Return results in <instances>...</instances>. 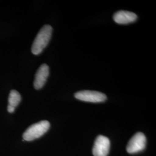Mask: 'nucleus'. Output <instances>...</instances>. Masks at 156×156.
Wrapping results in <instances>:
<instances>
[{
  "instance_id": "3",
  "label": "nucleus",
  "mask_w": 156,
  "mask_h": 156,
  "mask_svg": "<svg viewBox=\"0 0 156 156\" xmlns=\"http://www.w3.org/2000/svg\"><path fill=\"white\" fill-rule=\"evenodd\" d=\"M146 145L145 134L138 132L130 139L127 145L126 150L128 153L134 154L144 151Z\"/></svg>"
},
{
  "instance_id": "2",
  "label": "nucleus",
  "mask_w": 156,
  "mask_h": 156,
  "mask_svg": "<svg viewBox=\"0 0 156 156\" xmlns=\"http://www.w3.org/2000/svg\"><path fill=\"white\" fill-rule=\"evenodd\" d=\"M50 126V123L46 120L35 123L25 131L23 135V140L27 141H31L39 138L48 131Z\"/></svg>"
},
{
  "instance_id": "5",
  "label": "nucleus",
  "mask_w": 156,
  "mask_h": 156,
  "mask_svg": "<svg viewBox=\"0 0 156 156\" xmlns=\"http://www.w3.org/2000/svg\"><path fill=\"white\" fill-rule=\"evenodd\" d=\"M110 140L105 136L98 135L93 147L94 156H107L110 149Z\"/></svg>"
},
{
  "instance_id": "9",
  "label": "nucleus",
  "mask_w": 156,
  "mask_h": 156,
  "mask_svg": "<svg viewBox=\"0 0 156 156\" xmlns=\"http://www.w3.org/2000/svg\"><path fill=\"white\" fill-rule=\"evenodd\" d=\"M15 108H13L12 106L8 105V112L13 113V112H15Z\"/></svg>"
},
{
  "instance_id": "6",
  "label": "nucleus",
  "mask_w": 156,
  "mask_h": 156,
  "mask_svg": "<svg viewBox=\"0 0 156 156\" xmlns=\"http://www.w3.org/2000/svg\"><path fill=\"white\" fill-rule=\"evenodd\" d=\"M49 74V67L46 64L41 65L35 73L34 86L37 90L41 89L44 87Z\"/></svg>"
},
{
  "instance_id": "1",
  "label": "nucleus",
  "mask_w": 156,
  "mask_h": 156,
  "mask_svg": "<svg viewBox=\"0 0 156 156\" xmlns=\"http://www.w3.org/2000/svg\"><path fill=\"white\" fill-rule=\"evenodd\" d=\"M52 30L50 25L48 24L45 25L40 30L31 47V51L34 55H39L47 46L51 37Z\"/></svg>"
},
{
  "instance_id": "4",
  "label": "nucleus",
  "mask_w": 156,
  "mask_h": 156,
  "mask_svg": "<svg viewBox=\"0 0 156 156\" xmlns=\"http://www.w3.org/2000/svg\"><path fill=\"white\" fill-rule=\"evenodd\" d=\"M74 96L79 100L94 103L102 102L107 99V97L105 94L91 90H82L78 91L75 94Z\"/></svg>"
},
{
  "instance_id": "7",
  "label": "nucleus",
  "mask_w": 156,
  "mask_h": 156,
  "mask_svg": "<svg viewBox=\"0 0 156 156\" xmlns=\"http://www.w3.org/2000/svg\"><path fill=\"white\" fill-rule=\"evenodd\" d=\"M113 20L117 24H126L136 20L137 15L132 12L119 11L113 15Z\"/></svg>"
},
{
  "instance_id": "8",
  "label": "nucleus",
  "mask_w": 156,
  "mask_h": 156,
  "mask_svg": "<svg viewBox=\"0 0 156 156\" xmlns=\"http://www.w3.org/2000/svg\"><path fill=\"white\" fill-rule=\"evenodd\" d=\"M21 101V95L15 90H12L11 91L9 98H8V106H12L15 108L20 103Z\"/></svg>"
}]
</instances>
